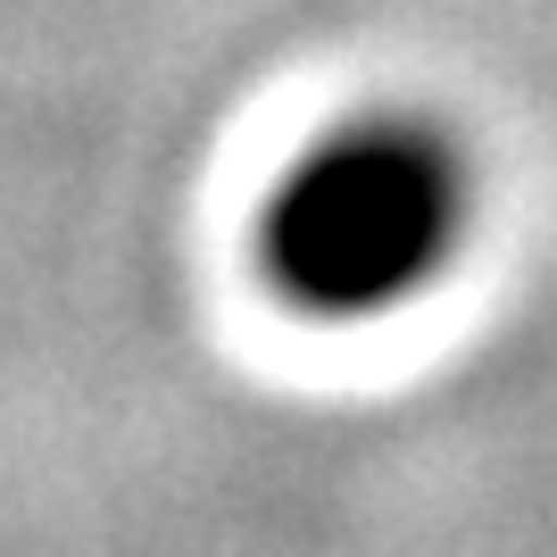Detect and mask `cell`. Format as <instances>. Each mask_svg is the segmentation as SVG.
Returning <instances> with one entry per match:
<instances>
[{"label": "cell", "mask_w": 557, "mask_h": 557, "mask_svg": "<svg viewBox=\"0 0 557 557\" xmlns=\"http://www.w3.org/2000/svg\"><path fill=\"white\" fill-rule=\"evenodd\" d=\"M458 250V159L424 125H349L283 184L267 258L292 300L358 317L408 300Z\"/></svg>", "instance_id": "obj_1"}]
</instances>
